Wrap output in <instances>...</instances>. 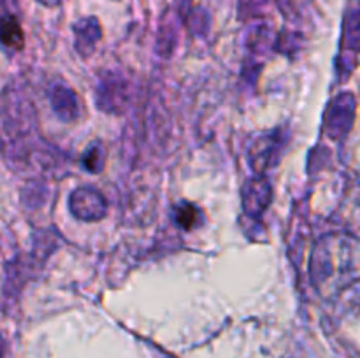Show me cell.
Instances as JSON below:
<instances>
[{"label": "cell", "mask_w": 360, "mask_h": 358, "mask_svg": "<svg viewBox=\"0 0 360 358\" xmlns=\"http://www.w3.org/2000/svg\"><path fill=\"white\" fill-rule=\"evenodd\" d=\"M70 213L83 221H97L105 216L108 213V206H105L104 197L101 192L94 188H77L74 190L72 195L69 199Z\"/></svg>", "instance_id": "cell-1"}, {"label": "cell", "mask_w": 360, "mask_h": 358, "mask_svg": "<svg viewBox=\"0 0 360 358\" xmlns=\"http://www.w3.org/2000/svg\"><path fill=\"white\" fill-rule=\"evenodd\" d=\"M271 186L266 179H250L243 188V204H245L246 213L252 216H260L266 211L271 202Z\"/></svg>", "instance_id": "cell-2"}, {"label": "cell", "mask_w": 360, "mask_h": 358, "mask_svg": "<svg viewBox=\"0 0 360 358\" xmlns=\"http://www.w3.org/2000/svg\"><path fill=\"white\" fill-rule=\"evenodd\" d=\"M74 35H76V48L81 55L88 56L95 49L97 42L102 37L101 23L95 16L83 18L74 25Z\"/></svg>", "instance_id": "cell-3"}, {"label": "cell", "mask_w": 360, "mask_h": 358, "mask_svg": "<svg viewBox=\"0 0 360 358\" xmlns=\"http://www.w3.org/2000/svg\"><path fill=\"white\" fill-rule=\"evenodd\" d=\"M51 104L56 114L65 121L76 119L79 114V105H77L76 93L67 86H56L51 95Z\"/></svg>", "instance_id": "cell-4"}, {"label": "cell", "mask_w": 360, "mask_h": 358, "mask_svg": "<svg viewBox=\"0 0 360 358\" xmlns=\"http://www.w3.org/2000/svg\"><path fill=\"white\" fill-rule=\"evenodd\" d=\"M0 42L9 49L23 48V30H21L20 21L14 16H6L0 20Z\"/></svg>", "instance_id": "cell-5"}, {"label": "cell", "mask_w": 360, "mask_h": 358, "mask_svg": "<svg viewBox=\"0 0 360 358\" xmlns=\"http://www.w3.org/2000/svg\"><path fill=\"white\" fill-rule=\"evenodd\" d=\"M98 93H101L98 95V102L104 107H109L108 111H115L116 107H122L123 105V97L116 93H125V90H123V84L118 83V81L105 79Z\"/></svg>", "instance_id": "cell-6"}, {"label": "cell", "mask_w": 360, "mask_h": 358, "mask_svg": "<svg viewBox=\"0 0 360 358\" xmlns=\"http://www.w3.org/2000/svg\"><path fill=\"white\" fill-rule=\"evenodd\" d=\"M199 211L192 204H183L181 207L176 209V221H178L179 227H183L185 230H192L199 225Z\"/></svg>", "instance_id": "cell-7"}, {"label": "cell", "mask_w": 360, "mask_h": 358, "mask_svg": "<svg viewBox=\"0 0 360 358\" xmlns=\"http://www.w3.org/2000/svg\"><path fill=\"white\" fill-rule=\"evenodd\" d=\"M104 160H105V153L101 146L90 147L83 157L84 168L90 172H101L102 167H104Z\"/></svg>", "instance_id": "cell-8"}, {"label": "cell", "mask_w": 360, "mask_h": 358, "mask_svg": "<svg viewBox=\"0 0 360 358\" xmlns=\"http://www.w3.org/2000/svg\"><path fill=\"white\" fill-rule=\"evenodd\" d=\"M267 4V0H238V9L239 16L245 20V18H252L262 9Z\"/></svg>", "instance_id": "cell-9"}, {"label": "cell", "mask_w": 360, "mask_h": 358, "mask_svg": "<svg viewBox=\"0 0 360 358\" xmlns=\"http://www.w3.org/2000/svg\"><path fill=\"white\" fill-rule=\"evenodd\" d=\"M41 4H44V6H58L60 0H39Z\"/></svg>", "instance_id": "cell-10"}, {"label": "cell", "mask_w": 360, "mask_h": 358, "mask_svg": "<svg viewBox=\"0 0 360 358\" xmlns=\"http://www.w3.org/2000/svg\"><path fill=\"white\" fill-rule=\"evenodd\" d=\"M4 357V340H2V337H0V358Z\"/></svg>", "instance_id": "cell-11"}]
</instances>
